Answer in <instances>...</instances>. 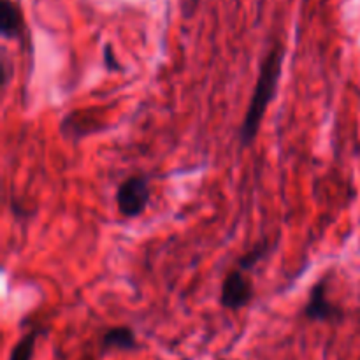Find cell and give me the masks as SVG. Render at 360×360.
I'll return each instance as SVG.
<instances>
[{"label": "cell", "instance_id": "1", "mask_svg": "<svg viewBox=\"0 0 360 360\" xmlns=\"http://www.w3.org/2000/svg\"><path fill=\"white\" fill-rule=\"evenodd\" d=\"M283 46L280 42H276L266 53L262 63H260L255 88H253V94L250 97L245 118L241 122V129H239V144H241V148L253 146L257 137H259L260 127H262L267 108H269L271 102L276 97L278 83H280L281 70H283Z\"/></svg>", "mask_w": 360, "mask_h": 360}, {"label": "cell", "instance_id": "2", "mask_svg": "<svg viewBox=\"0 0 360 360\" xmlns=\"http://www.w3.org/2000/svg\"><path fill=\"white\" fill-rule=\"evenodd\" d=\"M151 200V185L146 174H132L123 179L116 188V210L127 220L141 217Z\"/></svg>", "mask_w": 360, "mask_h": 360}, {"label": "cell", "instance_id": "3", "mask_svg": "<svg viewBox=\"0 0 360 360\" xmlns=\"http://www.w3.org/2000/svg\"><path fill=\"white\" fill-rule=\"evenodd\" d=\"M108 122L98 109H72L58 123V134L69 143L77 144L91 136L104 132Z\"/></svg>", "mask_w": 360, "mask_h": 360}, {"label": "cell", "instance_id": "4", "mask_svg": "<svg viewBox=\"0 0 360 360\" xmlns=\"http://www.w3.org/2000/svg\"><path fill=\"white\" fill-rule=\"evenodd\" d=\"M329 288V276H322L309 288L308 299H306L304 306H302V315H304L308 322L334 323L341 322L345 319V309L330 299Z\"/></svg>", "mask_w": 360, "mask_h": 360}, {"label": "cell", "instance_id": "5", "mask_svg": "<svg viewBox=\"0 0 360 360\" xmlns=\"http://www.w3.org/2000/svg\"><path fill=\"white\" fill-rule=\"evenodd\" d=\"M255 297V285L250 280L248 273L239 267L229 271L221 281L220 288V304L229 311H239L246 308Z\"/></svg>", "mask_w": 360, "mask_h": 360}, {"label": "cell", "instance_id": "6", "mask_svg": "<svg viewBox=\"0 0 360 360\" xmlns=\"http://www.w3.org/2000/svg\"><path fill=\"white\" fill-rule=\"evenodd\" d=\"M0 35L4 41H18L25 48L30 44L23 13L13 0H0Z\"/></svg>", "mask_w": 360, "mask_h": 360}, {"label": "cell", "instance_id": "7", "mask_svg": "<svg viewBox=\"0 0 360 360\" xmlns=\"http://www.w3.org/2000/svg\"><path fill=\"white\" fill-rule=\"evenodd\" d=\"M134 352L139 350L136 330L129 326H115L101 334V352Z\"/></svg>", "mask_w": 360, "mask_h": 360}, {"label": "cell", "instance_id": "8", "mask_svg": "<svg viewBox=\"0 0 360 360\" xmlns=\"http://www.w3.org/2000/svg\"><path fill=\"white\" fill-rule=\"evenodd\" d=\"M41 334H44V329H42V327H34V329L27 330V333L14 343V347L11 348L9 360H34L35 345H37V340L41 338Z\"/></svg>", "mask_w": 360, "mask_h": 360}, {"label": "cell", "instance_id": "9", "mask_svg": "<svg viewBox=\"0 0 360 360\" xmlns=\"http://www.w3.org/2000/svg\"><path fill=\"white\" fill-rule=\"evenodd\" d=\"M271 250H273V246H271L269 239H260L259 243L253 245V248H250L245 255L239 257L238 262H236V267H239V269L245 271V273H252V271L269 255Z\"/></svg>", "mask_w": 360, "mask_h": 360}, {"label": "cell", "instance_id": "10", "mask_svg": "<svg viewBox=\"0 0 360 360\" xmlns=\"http://www.w3.org/2000/svg\"><path fill=\"white\" fill-rule=\"evenodd\" d=\"M0 69H2V79H0V83H2V88L6 90L7 84H9V81H11V63H9V58H7L6 51H2V62H0Z\"/></svg>", "mask_w": 360, "mask_h": 360}, {"label": "cell", "instance_id": "11", "mask_svg": "<svg viewBox=\"0 0 360 360\" xmlns=\"http://www.w3.org/2000/svg\"><path fill=\"white\" fill-rule=\"evenodd\" d=\"M104 63L109 70H116V72L122 70V65H120L118 60H116L115 53H111V46H105L104 48Z\"/></svg>", "mask_w": 360, "mask_h": 360}, {"label": "cell", "instance_id": "12", "mask_svg": "<svg viewBox=\"0 0 360 360\" xmlns=\"http://www.w3.org/2000/svg\"><path fill=\"white\" fill-rule=\"evenodd\" d=\"M199 2L200 0H181V14L186 18V20H190V18L195 14L197 7H199Z\"/></svg>", "mask_w": 360, "mask_h": 360}, {"label": "cell", "instance_id": "13", "mask_svg": "<svg viewBox=\"0 0 360 360\" xmlns=\"http://www.w3.org/2000/svg\"><path fill=\"white\" fill-rule=\"evenodd\" d=\"M83 360H95L94 357H91V355H86V357H84Z\"/></svg>", "mask_w": 360, "mask_h": 360}]
</instances>
